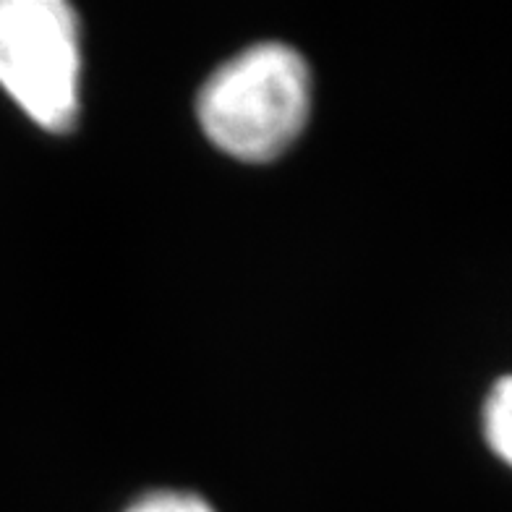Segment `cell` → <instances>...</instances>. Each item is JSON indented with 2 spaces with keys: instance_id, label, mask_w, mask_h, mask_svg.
<instances>
[{
  "instance_id": "4",
  "label": "cell",
  "mask_w": 512,
  "mask_h": 512,
  "mask_svg": "<svg viewBox=\"0 0 512 512\" xmlns=\"http://www.w3.org/2000/svg\"><path fill=\"white\" fill-rule=\"evenodd\" d=\"M126 512H215L204 499L186 492H155L142 497Z\"/></svg>"
},
{
  "instance_id": "3",
  "label": "cell",
  "mask_w": 512,
  "mask_h": 512,
  "mask_svg": "<svg viewBox=\"0 0 512 512\" xmlns=\"http://www.w3.org/2000/svg\"><path fill=\"white\" fill-rule=\"evenodd\" d=\"M484 437L494 455L512 468V374L497 379L486 395Z\"/></svg>"
},
{
  "instance_id": "1",
  "label": "cell",
  "mask_w": 512,
  "mask_h": 512,
  "mask_svg": "<svg viewBox=\"0 0 512 512\" xmlns=\"http://www.w3.org/2000/svg\"><path fill=\"white\" fill-rule=\"evenodd\" d=\"M311 108V76L283 42H262L217 68L199 92V121L217 147L243 162L275 160L296 142Z\"/></svg>"
},
{
  "instance_id": "2",
  "label": "cell",
  "mask_w": 512,
  "mask_h": 512,
  "mask_svg": "<svg viewBox=\"0 0 512 512\" xmlns=\"http://www.w3.org/2000/svg\"><path fill=\"white\" fill-rule=\"evenodd\" d=\"M79 19L61 0H0V87L34 123L66 131L79 113Z\"/></svg>"
}]
</instances>
